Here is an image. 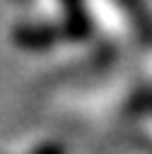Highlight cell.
<instances>
[{"mask_svg": "<svg viewBox=\"0 0 152 154\" xmlns=\"http://www.w3.org/2000/svg\"><path fill=\"white\" fill-rule=\"evenodd\" d=\"M14 43L27 51H46L58 41V31L46 24H19L14 31Z\"/></svg>", "mask_w": 152, "mask_h": 154, "instance_id": "1", "label": "cell"}, {"mask_svg": "<svg viewBox=\"0 0 152 154\" xmlns=\"http://www.w3.org/2000/svg\"><path fill=\"white\" fill-rule=\"evenodd\" d=\"M65 5V31L72 38H84L89 34V19L82 0H63Z\"/></svg>", "mask_w": 152, "mask_h": 154, "instance_id": "2", "label": "cell"}, {"mask_svg": "<svg viewBox=\"0 0 152 154\" xmlns=\"http://www.w3.org/2000/svg\"><path fill=\"white\" fill-rule=\"evenodd\" d=\"M14 2H19V5H27V2H29V0H14Z\"/></svg>", "mask_w": 152, "mask_h": 154, "instance_id": "3", "label": "cell"}]
</instances>
